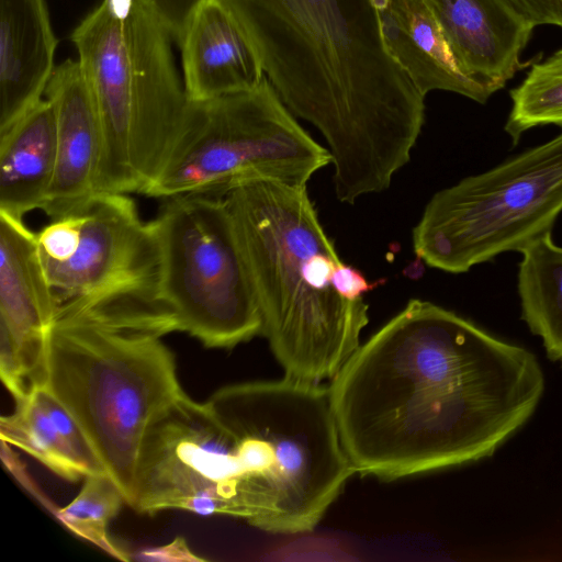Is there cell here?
<instances>
[{
	"label": "cell",
	"instance_id": "6da1fadb",
	"mask_svg": "<svg viewBox=\"0 0 562 562\" xmlns=\"http://www.w3.org/2000/svg\"><path fill=\"white\" fill-rule=\"evenodd\" d=\"M355 472L396 480L492 456L535 412L533 353L412 299L328 385Z\"/></svg>",
	"mask_w": 562,
	"mask_h": 562
},
{
	"label": "cell",
	"instance_id": "7a4b0ae2",
	"mask_svg": "<svg viewBox=\"0 0 562 562\" xmlns=\"http://www.w3.org/2000/svg\"><path fill=\"white\" fill-rule=\"evenodd\" d=\"M280 99L324 136L337 199L386 190L411 158L425 97L387 54L372 0H220Z\"/></svg>",
	"mask_w": 562,
	"mask_h": 562
},
{
	"label": "cell",
	"instance_id": "3957f363",
	"mask_svg": "<svg viewBox=\"0 0 562 562\" xmlns=\"http://www.w3.org/2000/svg\"><path fill=\"white\" fill-rule=\"evenodd\" d=\"M222 198L256 294L261 335L285 376L331 381L361 345L369 305L335 290L333 272L342 260L306 186L252 179Z\"/></svg>",
	"mask_w": 562,
	"mask_h": 562
},
{
	"label": "cell",
	"instance_id": "277c9868",
	"mask_svg": "<svg viewBox=\"0 0 562 562\" xmlns=\"http://www.w3.org/2000/svg\"><path fill=\"white\" fill-rule=\"evenodd\" d=\"M173 331L165 304L137 295L57 315L46 341L43 384L78 422L131 507L146 435L184 392L162 342Z\"/></svg>",
	"mask_w": 562,
	"mask_h": 562
},
{
	"label": "cell",
	"instance_id": "5b68a950",
	"mask_svg": "<svg viewBox=\"0 0 562 562\" xmlns=\"http://www.w3.org/2000/svg\"><path fill=\"white\" fill-rule=\"evenodd\" d=\"M70 40L102 127L97 191L143 194L191 102L173 58L176 40L142 0H102Z\"/></svg>",
	"mask_w": 562,
	"mask_h": 562
},
{
	"label": "cell",
	"instance_id": "8992f818",
	"mask_svg": "<svg viewBox=\"0 0 562 562\" xmlns=\"http://www.w3.org/2000/svg\"><path fill=\"white\" fill-rule=\"evenodd\" d=\"M207 402L252 442L255 474L236 517L272 533L313 530L356 473L329 387L284 375L224 386Z\"/></svg>",
	"mask_w": 562,
	"mask_h": 562
},
{
	"label": "cell",
	"instance_id": "52a82bcc",
	"mask_svg": "<svg viewBox=\"0 0 562 562\" xmlns=\"http://www.w3.org/2000/svg\"><path fill=\"white\" fill-rule=\"evenodd\" d=\"M331 162L329 150L299 124L265 77L249 90L191 101L161 168L143 194L164 200L223 196L252 179L306 186Z\"/></svg>",
	"mask_w": 562,
	"mask_h": 562
},
{
	"label": "cell",
	"instance_id": "ba28073f",
	"mask_svg": "<svg viewBox=\"0 0 562 562\" xmlns=\"http://www.w3.org/2000/svg\"><path fill=\"white\" fill-rule=\"evenodd\" d=\"M562 212V132L428 201L413 249L429 267L462 273L551 233Z\"/></svg>",
	"mask_w": 562,
	"mask_h": 562
},
{
	"label": "cell",
	"instance_id": "9c48e42d",
	"mask_svg": "<svg viewBox=\"0 0 562 562\" xmlns=\"http://www.w3.org/2000/svg\"><path fill=\"white\" fill-rule=\"evenodd\" d=\"M159 251L158 297L178 331L207 348L261 335V314L222 196L166 199L150 221Z\"/></svg>",
	"mask_w": 562,
	"mask_h": 562
},
{
	"label": "cell",
	"instance_id": "30bf717a",
	"mask_svg": "<svg viewBox=\"0 0 562 562\" xmlns=\"http://www.w3.org/2000/svg\"><path fill=\"white\" fill-rule=\"evenodd\" d=\"M247 473L238 436L207 401L183 392L146 435L132 508L234 516Z\"/></svg>",
	"mask_w": 562,
	"mask_h": 562
},
{
	"label": "cell",
	"instance_id": "8fae6325",
	"mask_svg": "<svg viewBox=\"0 0 562 562\" xmlns=\"http://www.w3.org/2000/svg\"><path fill=\"white\" fill-rule=\"evenodd\" d=\"M76 209L80 227L68 250L42 261L56 316L126 296H158V246L135 201L99 191Z\"/></svg>",
	"mask_w": 562,
	"mask_h": 562
},
{
	"label": "cell",
	"instance_id": "7c38bea8",
	"mask_svg": "<svg viewBox=\"0 0 562 562\" xmlns=\"http://www.w3.org/2000/svg\"><path fill=\"white\" fill-rule=\"evenodd\" d=\"M55 317L36 233L24 218L0 212V372L14 400L43 383Z\"/></svg>",
	"mask_w": 562,
	"mask_h": 562
},
{
	"label": "cell",
	"instance_id": "4fadbf2b",
	"mask_svg": "<svg viewBox=\"0 0 562 562\" xmlns=\"http://www.w3.org/2000/svg\"><path fill=\"white\" fill-rule=\"evenodd\" d=\"M44 97L55 112L57 164L42 211L56 218L98 192L102 127L78 60L66 59L56 66Z\"/></svg>",
	"mask_w": 562,
	"mask_h": 562
},
{
	"label": "cell",
	"instance_id": "5bb4252c",
	"mask_svg": "<svg viewBox=\"0 0 562 562\" xmlns=\"http://www.w3.org/2000/svg\"><path fill=\"white\" fill-rule=\"evenodd\" d=\"M462 71L497 91L524 65L533 27L502 0H427Z\"/></svg>",
	"mask_w": 562,
	"mask_h": 562
},
{
	"label": "cell",
	"instance_id": "9a60e30c",
	"mask_svg": "<svg viewBox=\"0 0 562 562\" xmlns=\"http://www.w3.org/2000/svg\"><path fill=\"white\" fill-rule=\"evenodd\" d=\"M190 101L249 90L266 77L249 40L220 0H202L178 43Z\"/></svg>",
	"mask_w": 562,
	"mask_h": 562
},
{
	"label": "cell",
	"instance_id": "2e32d148",
	"mask_svg": "<svg viewBox=\"0 0 562 562\" xmlns=\"http://www.w3.org/2000/svg\"><path fill=\"white\" fill-rule=\"evenodd\" d=\"M390 57L426 98L434 90L485 103L496 92L469 78L459 66L427 0H372Z\"/></svg>",
	"mask_w": 562,
	"mask_h": 562
},
{
	"label": "cell",
	"instance_id": "e0dca14e",
	"mask_svg": "<svg viewBox=\"0 0 562 562\" xmlns=\"http://www.w3.org/2000/svg\"><path fill=\"white\" fill-rule=\"evenodd\" d=\"M56 46L46 0H0V133L44 98Z\"/></svg>",
	"mask_w": 562,
	"mask_h": 562
},
{
	"label": "cell",
	"instance_id": "ac0fdd59",
	"mask_svg": "<svg viewBox=\"0 0 562 562\" xmlns=\"http://www.w3.org/2000/svg\"><path fill=\"white\" fill-rule=\"evenodd\" d=\"M0 434L68 481L108 474L78 422L45 384L15 400L14 412L0 419Z\"/></svg>",
	"mask_w": 562,
	"mask_h": 562
},
{
	"label": "cell",
	"instance_id": "d6986e66",
	"mask_svg": "<svg viewBox=\"0 0 562 562\" xmlns=\"http://www.w3.org/2000/svg\"><path fill=\"white\" fill-rule=\"evenodd\" d=\"M56 164L55 112L44 97L0 133V212L24 218L42 210Z\"/></svg>",
	"mask_w": 562,
	"mask_h": 562
},
{
	"label": "cell",
	"instance_id": "ffe728a7",
	"mask_svg": "<svg viewBox=\"0 0 562 562\" xmlns=\"http://www.w3.org/2000/svg\"><path fill=\"white\" fill-rule=\"evenodd\" d=\"M521 317L541 337L549 358L562 362V247L546 234L521 251Z\"/></svg>",
	"mask_w": 562,
	"mask_h": 562
},
{
	"label": "cell",
	"instance_id": "44dd1931",
	"mask_svg": "<svg viewBox=\"0 0 562 562\" xmlns=\"http://www.w3.org/2000/svg\"><path fill=\"white\" fill-rule=\"evenodd\" d=\"M509 94L513 108L505 131L513 144L532 127L562 126V49L544 61L533 64L525 80Z\"/></svg>",
	"mask_w": 562,
	"mask_h": 562
},
{
	"label": "cell",
	"instance_id": "7402d4cb",
	"mask_svg": "<svg viewBox=\"0 0 562 562\" xmlns=\"http://www.w3.org/2000/svg\"><path fill=\"white\" fill-rule=\"evenodd\" d=\"M125 504L119 485L105 473L85 477L78 495L56 513L71 532L99 547L110 555L128 561L130 557L109 538L110 521Z\"/></svg>",
	"mask_w": 562,
	"mask_h": 562
},
{
	"label": "cell",
	"instance_id": "603a6c76",
	"mask_svg": "<svg viewBox=\"0 0 562 562\" xmlns=\"http://www.w3.org/2000/svg\"><path fill=\"white\" fill-rule=\"evenodd\" d=\"M533 29L549 24L562 29V0H502Z\"/></svg>",
	"mask_w": 562,
	"mask_h": 562
},
{
	"label": "cell",
	"instance_id": "cb8c5ba5",
	"mask_svg": "<svg viewBox=\"0 0 562 562\" xmlns=\"http://www.w3.org/2000/svg\"><path fill=\"white\" fill-rule=\"evenodd\" d=\"M151 7L164 20L178 44L184 26L202 0H142Z\"/></svg>",
	"mask_w": 562,
	"mask_h": 562
},
{
	"label": "cell",
	"instance_id": "d4e9b609",
	"mask_svg": "<svg viewBox=\"0 0 562 562\" xmlns=\"http://www.w3.org/2000/svg\"><path fill=\"white\" fill-rule=\"evenodd\" d=\"M331 282L341 297L349 301H358L363 299L364 293L373 290L382 281L371 283L360 270L341 261L333 272Z\"/></svg>",
	"mask_w": 562,
	"mask_h": 562
},
{
	"label": "cell",
	"instance_id": "484cf974",
	"mask_svg": "<svg viewBox=\"0 0 562 562\" xmlns=\"http://www.w3.org/2000/svg\"><path fill=\"white\" fill-rule=\"evenodd\" d=\"M142 559L159 561H203L204 559L191 552L183 538H177L171 543L142 552Z\"/></svg>",
	"mask_w": 562,
	"mask_h": 562
}]
</instances>
